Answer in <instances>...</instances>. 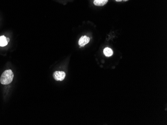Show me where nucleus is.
<instances>
[{"instance_id": "obj_1", "label": "nucleus", "mask_w": 167, "mask_h": 125, "mask_svg": "<svg viewBox=\"0 0 167 125\" xmlns=\"http://www.w3.org/2000/svg\"><path fill=\"white\" fill-rule=\"evenodd\" d=\"M14 78V73L12 71L9 69L5 71L2 75L0 78V82L2 84L8 85L10 84Z\"/></svg>"}, {"instance_id": "obj_2", "label": "nucleus", "mask_w": 167, "mask_h": 125, "mask_svg": "<svg viewBox=\"0 0 167 125\" xmlns=\"http://www.w3.org/2000/svg\"><path fill=\"white\" fill-rule=\"evenodd\" d=\"M66 74L64 71H55L53 74V77L57 81H63L65 79Z\"/></svg>"}, {"instance_id": "obj_3", "label": "nucleus", "mask_w": 167, "mask_h": 125, "mask_svg": "<svg viewBox=\"0 0 167 125\" xmlns=\"http://www.w3.org/2000/svg\"><path fill=\"white\" fill-rule=\"evenodd\" d=\"M90 41V38L89 37H87L86 35L82 36L79 41V45L81 47H83L85 45L89 43Z\"/></svg>"}, {"instance_id": "obj_4", "label": "nucleus", "mask_w": 167, "mask_h": 125, "mask_svg": "<svg viewBox=\"0 0 167 125\" xmlns=\"http://www.w3.org/2000/svg\"><path fill=\"white\" fill-rule=\"evenodd\" d=\"M108 2V0H94V4L96 6L101 7L106 5Z\"/></svg>"}, {"instance_id": "obj_5", "label": "nucleus", "mask_w": 167, "mask_h": 125, "mask_svg": "<svg viewBox=\"0 0 167 125\" xmlns=\"http://www.w3.org/2000/svg\"><path fill=\"white\" fill-rule=\"evenodd\" d=\"M8 42L7 41V38H6L4 35H2L0 37V46L3 47L5 46L8 44Z\"/></svg>"}, {"instance_id": "obj_6", "label": "nucleus", "mask_w": 167, "mask_h": 125, "mask_svg": "<svg viewBox=\"0 0 167 125\" xmlns=\"http://www.w3.org/2000/svg\"><path fill=\"white\" fill-rule=\"evenodd\" d=\"M104 54L107 57H110L113 54V51L111 48L106 47L104 50Z\"/></svg>"}, {"instance_id": "obj_7", "label": "nucleus", "mask_w": 167, "mask_h": 125, "mask_svg": "<svg viewBox=\"0 0 167 125\" xmlns=\"http://www.w3.org/2000/svg\"><path fill=\"white\" fill-rule=\"evenodd\" d=\"M117 2H120L122 1L123 0H115Z\"/></svg>"}, {"instance_id": "obj_8", "label": "nucleus", "mask_w": 167, "mask_h": 125, "mask_svg": "<svg viewBox=\"0 0 167 125\" xmlns=\"http://www.w3.org/2000/svg\"><path fill=\"white\" fill-rule=\"evenodd\" d=\"M7 42H10L9 38H7Z\"/></svg>"}, {"instance_id": "obj_9", "label": "nucleus", "mask_w": 167, "mask_h": 125, "mask_svg": "<svg viewBox=\"0 0 167 125\" xmlns=\"http://www.w3.org/2000/svg\"><path fill=\"white\" fill-rule=\"evenodd\" d=\"M123 1L124 2H127L128 1H129V0H123Z\"/></svg>"}]
</instances>
